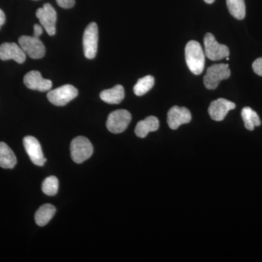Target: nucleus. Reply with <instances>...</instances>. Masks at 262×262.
Wrapping results in <instances>:
<instances>
[{
  "label": "nucleus",
  "mask_w": 262,
  "mask_h": 262,
  "mask_svg": "<svg viewBox=\"0 0 262 262\" xmlns=\"http://www.w3.org/2000/svg\"><path fill=\"white\" fill-rule=\"evenodd\" d=\"M24 82L28 89L41 92L49 91L53 85L52 81L43 78L40 72L38 71L28 72L24 76Z\"/></svg>",
  "instance_id": "obj_13"
},
{
  "label": "nucleus",
  "mask_w": 262,
  "mask_h": 262,
  "mask_svg": "<svg viewBox=\"0 0 262 262\" xmlns=\"http://www.w3.org/2000/svg\"><path fill=\"white\" fill-rule=\"evenodd\" d=\"M185 58L188 68L194 75H201L204 70L205 54L201 44L189 41L185 48Z\"/></svg>",
  "instance_id": "obj_1"
},
{
  "label": "nucleus",
  "mask_w": 262,
  "mask_h": 262,
  "mask_svg": "<svg viewBox=\"0 0 262 262\" xmlns=\"http://www.w3.org/2000/svg\"><path fill=\"white\" fill-rule=\"evenodd\" d=\"M36 16L48 34L50 36L55 35L56 32L57 13L54 8L49 3H46L42 8L37 10Z\"/></svg>",
  "instance_id": "obj_9"
},
{
  "label": "nucleus",
  "mask_w": 262,
  "mask_h": 262,
  "mask_svg": "<svg viewBox=\"0 0 262 262\" xmlns=\"http://www.w3.org/2000/svg\"><path fill=\"white\" fill-rule=\"evenodd\" d=\"M56 3L61 8L69 9L75 5V0H56Z\"/></svg>",
  "instance_id": "obj_24"
},
{
  "label": "nucleus",
  "mask_w": 262,
  "mask_h": 262,
  "mask_svg": "<svg viewBox=\"0 0 262 262\" xmlns=\"http://www.w3.org/2000/svg\"><path fill=\"white\" fill-rule=\"evenodd\" d=\"M16 163V157L13 150L5 143L0 142V167L11 169L14 168Z\"/></svg>",
  "instance_id": "obj_17"
},
{
  "label": "nucleus",
  "mask_w": 262,
  "mask_h": 262,
  "mask_svg": "<svg viewBox=\"0 0 262 262\" xmlns=\"http://www.w3.org/2000/svg\"><path fill=\"white\" fill-rule=\"evenodd\" d=\"M231 72L228 64L220 63L208 67L203 78L207 89L214 90L218 87L221 81L227 80L230 77Z\"/></svg>",
  "instance_id": "obj_3"
},
{
  "label": "nucleus",
  "mask_w": 262,
  "mask_h": 262,
  "mask_svg": "<svg viewBox=\"0 0 262 262\" xmlns=\"http://www.w3.org/2000/svg\"><path fill=\"white\" fill-rule=\"evenodd\" d=\"M5 15L4 12L1 9H0V28H1L2 26L5 24Z\"/></svg>",
  "instance_id": "obj_26"
},
{
  "label": "nucleus",
  "mask_w": 262,
  "mask_h": 262,
  "mask_svg": "<svg viewBox=\"0 0 262 262\" xmlns=\"http://www.w3.org/2000/svg\"><path fill=\"white\" fill-rule=\"evenodd\" d=\"M205 55L211 61H220L229 56V49L225 45L220 44L211 33L204 37Z\"/></svg>",
  "instance_id": "obj_4"
},
{
  "label": "nucleus",
  "mask_w": 262,
  "mask_h": 262,
  "mask_svg": "<svg viewBox=\"0 0 262 262\" xmlns=\"http://www.w3.org/2000/svg\"><path fill=\"white\" fill-rule=\"evenodd\" d=\"M252 68L256 75L262 77V57L255 60L252 64Z\"/></svg>",
  "instance_id": "obj_23"
},
{
  "label": "nucleus",
  "mask_w": 262,
  "mask_h": 262,
  "mask_svg": "<svg viewBox=\"0 0 262 262\" xmlns=\"http://www.w3.org/2000/svg\"><path fill=\"white\" fill-rule=\"evenodd\" d=\"M78 91L73 85L64 84L50 91L47 95L50 102L58 106H63L77 97Z\"/></svg>",
  "instance_id": "obj_6"
},
{
  "label": "nucleus",
  "mask_w": 262,
  "mask_h": 262,
  "mask_svg": "<svg viewBox=\"0 0 262 262\" xmlns=\"http://www.w3.org/2000/svg\"><path fill=\"white\" fill-rule=\"evenodd\" d=\"M18 42L26 55L33 59H39L46 55V48L39 37L21 36L18 39Z\"/></svg>",
  "instance_id": "obj_5"
},
{
  "label": "nucleus",
  "mask_w": 262,
  "mask_h": 262,
  "mask_svg": "<svg viewBox=\"0 0 262 262\" xmlns=\"http://www.w3.org/2000/svg\"><path fill=\"white\" fill-rule=\"evenodd\" d=\"M24 146L26 151L34 165L42 166L46 160L43 155L42 147L36 138L33 136H26L24 139Z\"/></svg>",
  "instance_id": "obj_10"
},
{
  "label": "nucleus",
  "mask_w": 262,
  "mask_h": 262,
  "mask_svg": "<svg viewBox=\"0 0 262 262\" xmlns=\"http://www.w3.org/2000/svg\"><path fill=\"white\" fill-rule=\"evenodd\" d=\"M0 59L3 61L13 59L18 63L26 60V53L20 46L14 42H5L0 46Z\"/></svg>",
  "instance_id": "obj_14"
},
{
  "label": "nucleus",
  "mask_w": 262,
  "mask_h": 262,
  "mask_svg": "<svg viewBox=\"0 0 262 262\" xmlns=\"http://www.w3.org/2000/svg\"><path fill=\"white\" fill-rule=\"evenodd\" d=\"M56 208L52 205H43L36 212L35 216H34L36 223L40 227H44L48 225V222L52 220L53 215L56 213Z\"/></svg>",
  "instance_id": "obj_18"
},
{
  "label": "nucleus",
  "mask_w": 262,
  "mask_h": 262,
  "mask_svg": "<svg viewBox=\"0 0 262 262\" xmlns=\"http://www.w3.org/2000/svg\"><path fill=\"white\" fill-rule=\"evenodd\" d=\"M125 97V90L121 84H117L111 89L105 90L100 94V98L104 102L110 104H118Z\"/></svg>",
  "instance_id": "obj_16"
},
{
  "label": "nucleus",
  "mask_w": 262,
  "mask_h": 262,
  "mask_svg": "<svg viewBox=\"0 0 262 262\" xmlns=\"http://www.w3.org/2000/svg\"><path fill=\"white\" fill-rule=\"evenodd\" d=\"M204 1L208 3V4H212L215 0H204Z\"/></svg>",
  "instance_id": "obj_27"
},
{
  "label": "nucleus",
  "mask_w": 262,
  "mask_h": 262,
  "mask_svg": "<svg viewBox=\"0 0 262 262\" xmlns=\"http://www.w3.org/2000/svg\"><path fill=\"white\" fill-rule=\"evenodd\" d=\"M227 5L229 13L234 18L243 20L246 17L245 0H227Z\"/></svg>",
  "instance_id": "obj_20"
},
{
  "label": "nucleus",
  "mask_w": 262,
  "mask_h": 262,
  "mask_svg": "<svg viewBox=\"0 0 262 262\" xmlns=\"http://www.w3.org/2000/svg\"><path fill=\"white\" fill-rule=\"evenodd\" d=\"M42 192L49 196L57 194L58 190V180L56 177H48L45 179L42 186Z\"/></svg>",
  "instance_id": "obj_22"
},
{
  "label": "nucleus",
  "mask_w": 262,
  "mask_h": 262,
  "mask_svg": "<svg viewBox=\"0 0 262 262\" xmlns=\"http://www.w3.org/2000/svg\"><path fill=\"white\" fill-rule=\"evenodd\" d=\"M159 120L155 116L146 117L136 125V135L139 138H145L150 132H154L159 128Z\"/></svg>",
  "instance_id": "obj_15"
},
{
  "label": "nucleus",
  "mask_w": 262,
  "mask_h": 262,
  "mask_svg": "<svg viewBox=\"0 0 262 262\" xmlns=\"http://www.w3.org/2000/svg\"><path fill=\"white\" fill-rule=\"evenodd\" d=\"M155 84V78L151 75L145 76L138 80L137 83L134 88V94L138 96H141L149 92Z\"/></svg>",
  "instance_id": "obj_21"
},
{
  "label": "nucleus",
  "mask_w": 262,
  "mask_h": 262,
  "mask_svg": "<svg viewBox=\"0 0 262 262\" xmlns=\"http://www.w3.org/2000/svg\"><path fill=\"white\" fill-rule=\"evenodd\" d=\"M83 51L84 56L93 59L97 54L98 29L97 24L93 22L88 26L83 34Z\"/></svg>",
  "instance_id": "obj_7"
},
{
  "label": "nucleus",
  "mask_w": 262,
  "mask_h": 262,
  "mask_svg": "<svg viewBox=\"0 0 262 262\" xmlns=\"http://www.w3.org/2000/svg\"><path fill=\"white\" fill-rule=\"evenodd\" d=\"M131 115L125 110L114 111L108 115L106 127L113 134H120L126 130L131 121Z\"/></svg>",
  "instance_id": "obj_8"
},
{
  "label": "nucleus",
  "mask_w": 262,
  "mask_h": 262,
  "mask_svg": "<svg viewBox=\"0 0 262 262\" xmlns=\"http://www.w3.org/2000/svg\"><path fill=\"white\" fill-rule=\"evenodd\" d=\"M191 120L192 115L187 108L174 106L168 111V124L172 130H177L183 124L190 122Z\"/></svg>",
  "instance_id": "obj_11"
},
{
  "label": "nucleus",
  "mask_w": 262,
  "mask_h": 262,
  "mask_svg": "<svg viewBox=\"0 0 262 262\" xmlns=\"http://www.w3.org/2000/svg\"><path fill=\"white\" fill-rule=\"evenodd\" d=\"M241 116L244 120L245 127L249 130H254L255 127L260 126L261 124V120L258 114L251 107H244L241 112Z\"/></svg>",
  "instance_id": "obj_19"
},
{
  "label": "nucleus",
  "mask_w": 262,
  "mask_h": 262,
  "mask_svg": "<svg viewBox=\"0 0 262 262\" xmlns=\"http://www.w3.org/2000/svg\"><path fill=\"white\" fill-rule=\"evenodd\" d=\"M235 103L231 102L225 98H219L212 101L208 108V113L212 120L222 121L230 110H234Z\"/></svg>",
  "instance_id": "obj_12"
},
{
  "label": "nucleus",
  "mask_w": 262,
  "mask_h": 262,
  "mask_svg": "<svg viewBox=\"0 0 262 262\" xmlns=\"http://www.w3.org/2000/svg\"><path fill=\"white\" fill-rule=\"evenodd\" d=\"M71 156L76 163H82L92 156L94 147L91 141L84 136H77L70 146Z\"/></svg>",
  "instance_id": "obj_2"
},
{
  "label": "nucleus",
  "mask_w": 262,
  "mask_h": 262,
  "mask_svg": "<svg viewBox=\"0 0 262 262\" xmlns=\"http://www.w3.org/2000/svg\"><path fill=\"white\" fill-rule=\"evenodd\" d=\"M43 29L42 25L39 24H34V36L36 37H39V36L42 34Z\"/></svg>",
  "instance_id": "obj_25"
}]
</instances>
